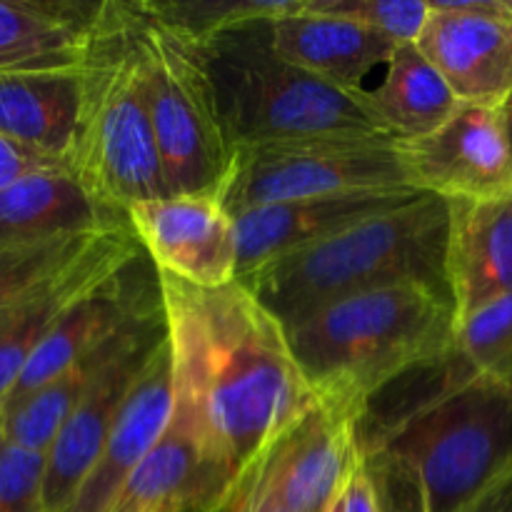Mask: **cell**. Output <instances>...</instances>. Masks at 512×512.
Wrapping results in <instances>:
<instances>
[{"label":"cell","instance_id":"cell-1","mask_svg":"<svg viewBox=\"0 0 512 512\" xmlns=\"http://www.w3.org/2000/svg\"><path fill=\"white\" fill-rule=\"evenodd\" d=\"M175 408L235 483L315 403L285 328L243 283L203 290L160 275Z\"/></svg>","mask_w":512,"mask_h":512},{"label":"cell","instance_id":"cell-2","mask_svg":"<svg viewBox=\"0 0 512 512\" xmlns=\"http://www.w3.org/2000/svg\"><path fill=\"white\" fill-rule=\"evenodd\" d=\"M455 330L448 290L400 283L323 305L285 338L315 398L358 418L385 385L453 350Z\"/></svg>","mask_w":512,"mask_h":512},{"label":"cell","instance_id":"cell-3","mask_svg":"<svg viewBox=\"0 0 512 512\" xmlns=\"http://www.w3.org/2000/svg\"><path fill=\"white\" fill-rule=\"evenodd\" d=\"M450 203L418 198L250 270L240 283L290 328L348 295L400 283L448 290Z\"/></svg>","mask_w":512,"mask_h":512},{"label":"cell","instance_id":"cell-4","mask_svg":"<svg viewBox=\"0 0 512 512\" xmlns=\"http://www.w3.org/2000/svg\"><path fill=\"white\" fill-rule=\"evenodd\" d=\"M273 20H250L195 38L233 153L320 135H385L360 95L305 73L275 50Z\"/></svg>","mask_w":512,"mask_h":512},{"label":"cell","instance_id":"cell-5","mask_svg":"<svg viewBox=\"0 0 512 512\" xmlns=\"http://www.w3.org/2000/svg\"><path fill=\"white\" fill-rule=\"evenodd\" d=\"M83 75V118L70 160L75 178L93 198L123 213L170 195L125 0H105Z\"/></svg>","mask_w":512,"mask_h":512},{"label":"cell","instance_id":"cell-6","mask_svg":"<svg viewBox=\"0 0 512 512\" xmlns=\"http://www.w3.org/2000/svg\"><path fill=\"white\" fill-rule=\"evenodd\" d=\"M383 448L418 468L430 512H465L512 475V388L470 375L415 413Z\"/></svg>","mask_w":512,"mask_h":512},{"label":"cell","instance_id":"cell-7","mask_svg":"<svg viewBox=\"0 0 512 512\" xmlns=\"http://www.w3.org/2000/svg\"><path fill=\"white\" fill-rule=\"evenodd\" d=\"M143 68L150 123L170 193H218L233 148L220 125L213 85L193 35L125 0Z\"/></svg>","mask_w":512,"mask_h":512},{"label":"cell","instance_id":"cell-8","mask_svg":"<svg viewBox=\"0 0 512 512\" xmlns=\"http://www.w3.org/2000/svg\"><path fill=\"white\" fill-rule=\"evenodd\" d=\"M415 190L390 135H320L238 148L218 198L230 215L325 195Z\"/></svg>","mask_w":512,"mask_h":512},{"label":"cell","instance_id":"cell-9","mask_svg":"<svg viewBox=\"0 0 512 512\" xmlns=\"http://www.w3.org/2000/svg\"><path fill=\"white\" fill-rule=\"evenodd\" d=\"M358 463L355 418L315 398L250 465L220 510L270 503L293 512H328L343 498Z\"/></svg>","mask_w":512,"mask_h":512},{"label":"cell","instance_id":"cell-10","mask_svg":"<svg viewBox=\"0 0 512 512\" xmlns=\"http://www.w3.org/2000/svg\"><path fill=\"white\" fill-rule=\"evenodd\" d=\"M415 45L465 105L503 108L512 93V15L505 0H428Z\"/></svg>","mask_w":512,"mask_h":512},{"label":"cell","instance_id":"cell-11","mask_svg":"<svg viewBox=\"0 0 512 512\" xmlns=\"http://www.w3.org/2000/svg\"><path fill=\"white\" fill-rule=\"evenodd\" d=\"M163 305L158 268L148 258V253L140 250L60 318L53 333L28 360L8 398L3 400V413L38 393L43 385L68 370L75 360L103 345L130 323L163 310Z\"/></svg>","mask_w":512,"mask_h":512},{"label":"cell","instance_id":"cell-12","mask_svg":"<svg viewBox=\"0 0 512 512\" xmlns=\"http://www.w3.org/2000/svg\"><path fill=\"white\" fill-rule=\"evenodd\" d=\"M130 230L160 275L203 290L238 283L235 220L218 193H170L128 210Z\"/></svg>","mask_w":512,"mask_h":512},{"label":"cell","instance_id":"cell-13","mask_svg":"<svg viewBox=\"0 0 512 512\" xmlns=\"http://www.w3.org/2000/svg\"><path fill=\"white\" fill-rule=\"evenodd\" d=\"M398 148L418 193L455 203L512 190V148L495 108L460 103L435 133L405 140Z\"/></svg>","mask_w":512,"mask_h":512},{"label":"cell","instance_id":"cell-14","mask_svg":"<svg viewBox=\"0 0 512 512\" xmlns=\"http://www.w3.org/2000/svg\"><path fill=\"white\" fill-rule=\"evenodd\" d=\"M168 340V318L158 313L110 360L78 408L70 413L45 453L43 500L48 512H63L75 498L105 448L120 408L155 350Z\"/></svg>","mask_w":512,"mask_h":512},{"label":"cell","instance_id":"cell-15","mask_svg":"<svg viewBox=\"0 0 512 512\" xmlns=\"http://www.w3.org/2000/svg\"><path fill=\"white\" fill-rule=\"evenodd\" d=\"M140 250L143 245L133 230H110L98 235L70 263L0 310V405L60 318Z\"/></svg>","mask_w":512,"mask_h":512},{"label":"cell","instance_id":"cell-16","mask_svg":"<svg viewBox=\"0 0 512 512\" xmlns=\"http://www.w3.org/2000/svg\"><path fill=\"white\" fill-rule=\"evenodd\" d=\"M418 195V190H370V193L325 195V198L288 200V203L243 210L233 215L240 278L270 260L343 233Z\"/></svg>","mask_w":512,"mask_h":512},{"label":"cell","instance_id":"cell-17","mask_svg":"<svg viewBox=\"0 0 512 512\" xmlns=\"http://www.w3.org/2000/svg\"><path fill=\"white\" fill-rule=\"evenodd\" d=\"M173 413V358L165 340L135 378L98 463L63 512H113L128 478L163 438Z\"/></svg>","mask_w":512,"mask_h":512},{"label":"cell","instance_id":"cell-18","mask_svg":"<svg viewBox=\"0 0 512 512\" xmlns=\"http://www.w3.org/2000/svg\"><path fill=\"white\" fill-rule=\"evenodd\" d=\"M235 478L208 450L203 435L175 408L163 438L125 483L118 512H218Z\"/></svg>","mask_w":512,"mask_h":512},{"label":"cell","instance_id":"cell-19","mask_svg":"<svg viewBox=\"0 0 512 512\" xmlns=\"http://www.w3.org/2000/svg\"><path fill=\"white\" fill-rule=\"evenodd\" d=\"M130 230L128 213L93 198L73 170H40L0 190V248Z\"/></svg>","mask_w":512,"mask_h":512},{"label":"cell","instance_id":"cell-20","mask_svg":"<svg viewBox=\"0 0 512 512\" xmlns=\"http://www.w3.org/2000/svg\"><path fill=\"white\" fill-rule=\"evenodd\" d=\"M448 285L458 323L512 295V190L450 203Z\"/></svg>","mask_w":512,"mask_h":512},{"label":"cell","instance_id":"cell-21","mask_svg":"<svg viewBox=\"0 0 512 512\" xmlns=\"http://www.w3.org/2000/svg\"><path fill=\"white\" fill-rule=\"evenodd\" d=\"M83 100V65L0 73V135L70 168Z\"/></svg>","mask_w":512,"mask_h":512},{"label":"cell","instance_id":"cell-22","mask_svg":"<svg viewBox=\"0 0 512 512\" xmlns=\"http://www.w3.org/2000/svg\"><path fill=\"white\" fill-rule=\"evenodd\" d=\"M105 0H0V73L78 68Z\"/></svg>","mask_w":512,"mask_h":512},{"label":"cell","instance_id":"cell-23","mask_svg":"<svg viewBox=\"0 0 512 512\" xmlns=\"http://www.w3.org/2000/svg\"><path fill=\"white\" fill-rule=\"evenodd\" d=\"M273 45L305 73L345 90L363 93L365 80L385 70L398 45L343 18L310 13L305 0L295 13L273 20Z\"/></svg>","mask_w":512,"mask_h":512},{"label":"cell","instance_id":"cell-24","mask_svg":"<svg viewBox=\"0 0 512 512\" xmlns=\"http://www.w3.org/2000/svg\"><path fill=\"white\" fill-rule=\"evenodd\" d=\"M358 95L375 125L398 143L435 133L460 105L438 68L415 43L398 45L385 65L383 80Z\"/></svg>","mask_w":512,"mask_h":512},{"label":"cell","instance_id":"cell-25","mask_svg":"<svg viewBox=\"0 0 512 512\" xmlns=\"http://www.w3.org/2000/svg\"><path fill=\"white\" fill-rule=\"evenodd\" d=\"M158 313H163V310H158ZM158 313L145 315V318L130 323L128 328L115 333L113 338L105 340L103 345H98V348L90 350L88 355L75 360L68 370H63L58 378L50 380L48 385H43L38 393L25 398L23 403L15 405V408L5 410L3 440L20 445V448L48 453L58 430L63 428V423L70 418V413L78 408V403L85 398L90 385H93L95 380H98V375L108 368L110 360L135 338V333Z\"/></svg>","mask_w":512,"mask_h":512},{"label":"cell","instance_id":"cell-26","mask_svg":"<svg viewBox=\"0 0 512 512\" xmlns=\"http://www.w3.org/2000/svg\"><path fill=\"white\" fill-rule=\"evenodd\" d=\"M300 5L303 0H155L143 8L165 25L203 40L250 20L283 18Z\"/></svg>","mask_w":512,"mask_h":512},{"label":"cell","instance_id":"cell-27","mask_svg":"<svg viewBox=\"0 0 512 512\" xmlns=\"http://www.w3.org/2000/svg\"><path fill=\"white\" fill-rule=\"evenodd\" d=\"M455 348L475 373L512 388V295L460 320Z\"/></svg>","mask_w":512,"mask_h":512},{"label":"cell","instance_id":"cell-28","mask_svg":"<svg viewBox=\"0 0 512 512\" xmlns=\"http://www.w3.org/2000/svg\"><path fill=\"white\" fill-rule=\"evenodd\" d=\"M103 235V233H98ZM98 235H73L45 243L0 248V310L8 308L48 275L83 253Z\"/></svg>","mask_w":512,"mask_h":512},{"label":"cell","instance_id":"cell-29","mask_svg":"<svg viewBox=\"0 0 512 512\" xmlns=\"http://www.w3.org/2000/svg\"><path fill=\"white\" fill-rule=\"evenodd\" d=\"M305 8L363 25L395 45L415 43L428 20V0H305Z\"/></svg>","mask_w":512,"mask_h":512},{"label":"cell","instance_id":"cell-30","mask_svg":"<svg viewBox=\"0 0 512 512\" xmlns=\"http://www.w3.org/2000/svg\"><path fill=\"white\" fill-rule=\"evenodd\" d=\"M378 512H430L418 468L393 448H380L360 458Z\"/></svg>","mask_w":512,"mask_h":512},{"label":"cell","instance_id":"cell-31","mask_svg":"<svg viewBox=\"0 0 512 512\" xmlns=\"http://www.w3.org/2000/svg\"><path fill=\"white\" fill-rule=\"evenodd\" d=\"M43 483L45 453L0 440V512H48Z\"/></svg>","mask_w":512,"mask_h":512},{"label":"cell","instance_id":"cell-32","mask_svg":"<svg viewBox=\"0 0 512 512\" xmlns=\"http://www.w3.org/2000/svg\"><path fill=\"white\" fill-rule=\"evenodd\" d=\"M58 168H68V165L58 163V160L43 158V155L33 153V150L28 148H20L13 140H5L3 135H0V190L13 185L15 180L25 178V175Z\"/></svg>","mask_w":512,"mask_h":512},{"label":"cell","instance_id":"cell-33","mask_svg":"<svg viewBox=\"0 0 512 512\" xmlns=\"http://www.w3.org/2000/svg\"><path fill=\"white\" fill-rule=\"evenodd\" d=\"M343 512H378L375 510L373 490H370V483L368 478H365L360 463L343 493Z\"/></svg>","mask_w":512,"mask_h":512},{"label":"cell","instance_id":"cell-34","mask_svg":"<svg viewBox=\"0 0 512 512\" xmlns=\"http://www.w3.org/2000/svg\"><path fill=\"white\" fill-rule=\"evenodd\" d=\"M465 512H512V475L475 500Z\"/></svg>","mask_w":512,"mask_h":512},{"label":"cell","instance_id":"cell-35","mask_svg":"<svg viewBox=\"0 0 512 512\" xmlns=\"http://www.w3.org/2000/svg\"><path fill=\"white\" fill-rule=\"evenodd\" d=\"M218 512H293V510L280 508V505H270V503H253V505H238V508H225Z\"/></svg>","mask_w":512,"mask_h":512},{"label":"cell","instance_id":"cell-36","mask_svg":"<svg viewBox=\"0 0 512 512\" xmlns=\"http://www.w3.org/2000/svg\"><path fill=\"white\" fill-rule=\"evenodd\" d=\"M500 115H503V125H505V133H508V140H510V148H512V93L510 98L505 100L503 108H500Z\"/></svg>","mask_w":512,"mask_h":512},{"label":"cell","instance_id":"cell-37","mask_svg":"<svg viewBox=\"0 0 512 512\" xmlns=\"http://www.w3.org/2000/svg\"><path fill=\"white\" fill-rule=\"evenodd\" d=\"M328 512H343V498H340V500H338V503H335V505H333V508H330Z\"/></svg>","mask_w":512,"mask_h":512},{"label":"cell","instance_id":"cell-38","mask_svg":"<svg viewBox=\"0 0 512 512\" xmlns=\"http://www.w3.org/2000/svg\"><path fill=\"white\" fill-rule=\"evenodd\" d=\"M0 440H3V405H0Z\"/></svg>","mask_w":512,"mask_h":512},{"label":"cell","instance_id":"cell-39","mask_svg":"<svg viewBox=\"0 0 512 512\" xmlns=\"http://www.w3.org/2000/svg\"><path fill=\"white\" fill-rule=\"evenodd\" d=\"M505 8H508L510 15H512V0H505Z\"/></svg>","mask_w":512,"mask_h":512},{"label":"cell","instance_id":"cell-40","mask_svg":"<svg viewBox=\"0 0 512 512\" xmlns=\"http://www.w3.org/2000/svg\"><path fill=\"white\" fill-rule=\"evenodd\" d=\"M113 512H118V510H113Z\"/></svg>","mask_w":512,"mask_h":512}]
</instances>
